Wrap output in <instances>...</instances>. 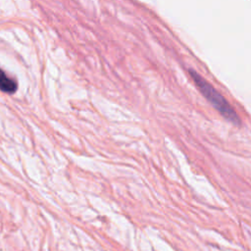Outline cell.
<instances>
[{
    "instance_id": "obj_1",
    "label": "cell",
    "mask_w": 251,
    "mask_h": 251,
    "mask_svg": "<svg viewBox=\"0 0 251 251\" xmlns=\"http://www.w3.org/2000/svg\"><path fill=\"white\" fill-rule=\"evenodd\" d=\"M189 74L195 82V85L199 88L203 96L212 104V106L227 121L235 126H240V119L230 106V104L225 99V97L217 91V89L211 85L205 78H203L198 73L193 70H189Z\"/></svg>"
},
{
    "instance_id": "obj_2",
    "label": "cell",
    "mask_w": 251,
    "mask_h": 251,
    "mask_svg": "<svg viewBox=\"0 0 251 251\" xmlns=\"http://www.w3.org/2000/svg\"><path fill=\"white\" fill-rule=\"evenodd\" d=\"M17 82L9 77L6 73L0 69V90L6 93H14L17 90Z\"/></svg>"
}]
</instances>
